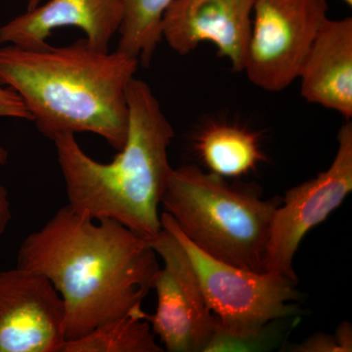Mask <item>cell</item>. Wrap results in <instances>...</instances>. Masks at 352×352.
<instances>
[{
    "mask_svg": "<svg viewBox=\"0 0 352 352\" xmlns=\"http://www.w3.org/2000/svg\"><path fill=\"white\" fill-rule=\"evenodd\" d=\"M328 11L327 0H256L243 69L250 82L279 92L298 80Z\"/></svg>",
    "mask_w": 352,
    "mask_h": 352,
    "instance_id": "6",
    "label": "cell"
},
{
    "mask_svg": "<svg viewBox=\"0 0 352 352\" xmlns=\"http://www.w3.org/2000/svg\"><path fill=\"white\" fill-rule=\"evenodd\" d=\"M17 267L41 273L57 289L66 309L65 339L72 340L113 319L143 314L161 266L147 238L67 205L25 238Z\"/></svg>",
    "mask_w": 352,
    "mask_h": 352,
    "instance_id": "1",
    "label": "cell"
},
{
    "mask_svg": "<svg viewBox=\"0 0 352 352\" xmlns=\"http://www.w3.org/2000/svg\"><path fill=\"white\" fill-rule=\"evenodd\" d=\"M0 118L32 122V116L22 98L11 88L0 85Z\"/></svg>",
    "mask_w": 352,
    "mask_h": 352,
    "instance_id": "17",
    "label": "cell"
},
{
    "mask_svg": "<svg viewBox=\"0 0 352 352\" xmlns=\"http://www.w3.org/2000/svg\"><path fill=\"white\" fill-rule=\"evenodd\" d=\"M129 132L112 163L95 161L75 134L54 138L69 207L94 220L113 219L142 237L161 232V206L175 131L151 87L134 76L126 89Z\"/></svg>",
    "mask_w": 352,
    "mask_h": 352,
    "instance_id": "3",
    "label": "cell"
},
{
    "mask_svg": "<svg viewBox=\"0 0 352 352\" xmlns=\"http://www.w3.org/2000/svg\"><path fill=\"white\" fill-rule=\"evenodd\" d=\"M162 227L184 248L217 325L205 352L254 351L266 346L270 325L298 312L296 283L281 275L236 267L196 247L163 212Z\"/></svg>",
    "mask_w": 352,
    "mask_h": 352,
    "instance_id": "5",
    "label": "cell"
},
{
    "mask_svg": "<svg viewBox=\"0 0 352 352\" xmlns=\"http://www.w3.org/2000/svg\"><path fill=\"white\" fill-rule=\"evenodd\" d=\"M138 58L102 51L85 38L62 47L0 48V85L13 89L45 138L91 132L118 152L129 132L126 89Z\"/></svg>",
    "mask_w": 352,
    "mask_h": 352,
    "instance_id": "2",
    "label": "cell"
},
{
    "mask_svg": "<svg viewBox=\"0 0 352 352\" xmlns=\"http://www.w3.org/2000/svg\"><path fill=\"white\" fill-rule=\"evenodd\" d=\"M293 351L298 352H351L352 331L351 324H340L335 336L316 333L302 344H298Z\"/></svg>",
    "mask_w": 352,
    "mask_h": 352,
    "instance_id": "16",
    "label": "cell"
},
{
    "mask_svg": "<svg viewBox=\"0 0 352 352\" xmlns=\"http://www.w3.org/2000/svg\"><path fill=\"white\" fill-rule=\"evenodd\" d=\"M148 241L164 266L157 273L153 287L157 292L156 312H145L144 319L166 351L205 352L217 320L188 254L168 229H162Z\"/></svg>",
    "mask_w": 352,
    "mask_h": 352,
    "instance_id": "7",
    "label": "cell"
},
{
    "mask_svg": "<svg viewBox=\"0 0 352 352\" xmlns=\"http://www.w3.org/2000/svg\"><path fill=\"white\" fill-rule=\"evenodd\" d=\"M281 198L194 164L173 168L161 206L198 249L236 267L264 272L270 227Z\"/></svg>",
    "mask_w": 352,
    "mask_h": 352,
    "instance_id": "4",
    "label": "cell"
},
{
    "mask_svg": "<svg viewBox=\"0 0 352 352\" xmlns=\"http://www.w3.org/2000/svg\"><path fill=\"white\" fill-rule=\"evenodd\" d=\"M122 20L117 50L138 58L139 63L151 64L157 45L163 41L162 22L175 0H122Z\"/></svg>",
    "mask_w": 352,
    "mask_h": 352,
    "instance_id": "15",
    "label": "cell"
},
{
    "mask_svg": "<svg viewBox=\"0 0 352 352\" xmlns=\"http://www.w3.org/2000/svg\"><path fill=\"white\" fill-rule=\"evenodd\" d=\"M193 147L208 171L224 178L249 175L265 161L256 132L226 122L207 124L196 134Z\"/></svg>",
    "mask_w": 352,
    "mask_h": 352,
    "instance_id": "13",
    "label": "cell"
},
{
    "mask_svg": "<svg viewBox=\"0 0 352 352\" xmlns=\"http://www.w3.org/2000/svg\"><path fill=\"white\" fill-rule=\"evenodd\" d=\"M298 80L310 104L352 118V18H328L317 34Z\"/></svg>",
    "mask_w": 352,
    "mask_h": 352,
    "instance_id": "12",
    "label": "cell"
},
{
    "mask_svg": "<svg viewBox=\"0 0 352 352\" xmlns=\"http://www.w3.org/2000/svg\"><path fill=\"white\" fill-rule=\"evenodd\" d=\"M256 0H175L162 22V36L171 50L189 54L212 43L233 71L244 69Z\"/></svg>",
    "mask_w": 352,
    "mask_h": 352,
    "instance_id": "10",
    "label": "cell"
},
{
    "mask_svg": "<svg viewBox=\"0 0 352 352\" xmlns=\"http://www.w3.org/2000/svg\"><path fill=\"white\" fill-rule=\"evenodd\" d=\"M7 160H8V151L0 144V166H4ZM11 219H12V212H11L8 191L3 185L0 184V237L6 232Z\"/></svg>",
    "mask_w": 352,
    "mask_h": 352,
    "instance_id": "18",
    "label": "cell"
},
{
    "mask_svg": "<svg viewBox=\"0 0 352 352\" xmlns=\"http://www.w3.org/2000/svg\"><path fill=\"white\" fill-rule=\"evenodd\" d=\"M352 191V124L338 133L337 154L328 170L287 191L271 223L265 272L296 284L294 258L305 236L327 219Z\"/></svg>",
    "mask_w": 352,
    "mask_h": 352,
    "instance_id": "8",
    "label": "cell"
},
{
    "mask_svg": "<svg viewBox=\"0 0 352 352\" xmlns=\"http://www.w3.org/2000/svg\"><path fill=\"white\" fill-rule=\"evenodd\" d=\"M66 309L44 275L0 271V352H61Z\"/></svg>",
    "mask_w": 352,
    "mask_h": 352,
    "instance_id": "9",
    "label": "cell"
},
{
    "mask_svg": "<svg viewBox=\"0 0 352 352\" xmlns=\"http://www.w3.org/2000/svg\"><path fill=\"white\" fill-rule=\"evenodd\" d=\"M41 0H29V4H28L27 10H31V9H34V7H36L41 4Z\"/></svg>",
    "mask_w": 352,
    "mask_h": 352,
    "instance_id": "19",
    "label": "cell"
},
{
    "mask_svg": "<svg viewBox=\"0 0 352 352\" xmlns=\"http://www.w3.org/2000/svg\"><path fill=\"white\" fill-rule=\"evenodd\" d=\"M342 1H344V3H346V6H349V7L352 6V0H342Z\"/></svg>",
    "mask_w": 352,
    "mask_h": 352,
    "instance_id": "20",
    "label": "cell"
},
{
    "mask_svg": "<svg viewBox=\"0 0 352 352\" xmlns=\"http://www.w3.org/2000/svg\"><path fill=\"white\" fill-rule=\"evenodd\" d=\"M141 314H127L66 340L61 352H163L149 322Z\"/></svg>",
    "mask_w": 352,
    "mask_h": 352,
    "instance_id": "14",
    "label": "cell"
},
{
    "mask_svg": "<svg viewBox=\"0 0 352 352\" xmlns=\"http://www.w3.org/2000/svg\"><path fill=\"white\" fill-rule=\"evenodd\" d=\"M122 20V0H50L2 25L0 43L43 50L54 30L73 27L82 30L90 45L108 51Z\"/></svg>",
    "mask_w": 352,
    "mask_h": 352,
    "instance_id": "11",
    "label": "cell"
}]
</instances>
